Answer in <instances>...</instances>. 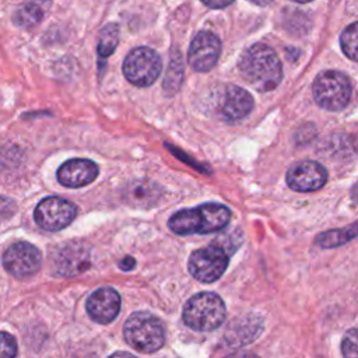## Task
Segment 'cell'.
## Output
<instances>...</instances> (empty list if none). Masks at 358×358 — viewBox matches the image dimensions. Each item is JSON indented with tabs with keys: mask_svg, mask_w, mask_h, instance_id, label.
<instances>
[{
	"mask_svg": "<svg viewBox=\"0 0 358 358\" xmlns=\"http://www.w3.org/2000/svg\"><path fill=\"white\" fill-rule=\"evenodd\" d=\"M17 343L14 337L6 331H0V358H15Z\"/></svg>",
	"mask_w": 358,
	"mask_h": 358,
	"instance_id": "7402d4cb",
	"label": "cell"
},
{
	"mask_svg": "<svg viewBox=\"0 0 358 358\" xmlns=\"http://www.w3.org/2000/svg\"><path fill=\"white\" fill-rule=\"evenodd\" d=\"M201 1L211 8H222L228 4H231L234 0H201Z\"/></svg>",
	"mask_w": 358,
	"mask_h": 358,
	"instance_id": "cb8c5ba5",
	"label": "cell"
},
{
	"mask_svg": "<svg viewBox=\"0 0 358 358\" xmlns=\"http://www.w3.org/2000/svg\"><path fill=\"white\" fill-rule=\"evenodd\" d=\"M341 352L344 358H358V329H351L344 334Z\"/></svg>",
	"mask_w": 358,
	"mask_h": 358,
	"instance_id": "44dd1931",
	"label": "cell"
},
{
	"mask_svg": "<svg viewBox=\"0 0 358 358\" xmlns=\"http://www.w3.org/2000/svg\"><path fill=\"white\" fill-rule=\"evenodd\" d=\"M42 263L41 252L28 242L11 245L3 256L4 268L17 278H29L39 270Z\"/></svg>",
	"mask_w": 358,
	"mask_h": 358,
	"instance_id": "9c48e42d",
	"label": "cell"
},
{
	"mask_svg": "<svg viewBox=\"0 0 358 358\" xmlns=\"http://www.w3.org/2000/svg\"><path fill=\"white\" fill-rule=\"evenodd\" d=\"M98 165L91 159L74 158L60 165L57 180L67 187H81L91 183L98 176Z\"/></svg>",
	"mask_w": 358,
	"mask_h": 358,
	"instance_id": "5bb4252c",
	"label": "cell"
},
{
	"mask_svg": "<svg viewBox=\"0 0 358 358\" xmlns=\"http://www.w3.org/2000/svg\"><path fill=\"white\" fill-rule=\"evenodd\" d=\"M87 310L90 316L98 323L112 322L120 310V295L109 287L94 291L87 301Z\"/></svg>",
	"mask_w": 358,
	"mask_h": 358,
	"instance_id": "4fadbf2b",
	"label": "cell"
},
{
	"mask_svg": "<svg viewBox=\"0 0 358 358\" xmlns=\"http://www.w3.org/2000/svg\"><path fill=\"white\" fill-rule=\"evenodd\" d=\"M231 217V210L218 203H207L194 208L180 210L175 213L168 227L178 235L210 234L222 229Z\"/></svg>",
	"mask_w": 358,
	"mask_h": 358,
	"instance_id": "7a4b0ae2",
	"label": "cell"
},
{
	"mask_svg": "<svg viewBox=\"0 0 358 358\" xmlns=\"http://www.w3.org/2000/svg\"><path fill=\"white\" fill-rule=\"evenodd\" d=\"M227 266L228 253L217 243L193 252L187 264L190 274L201 282H213L218 280L227 270Z\"/></svg>",
	"mask_w": 358,
	"mask_h": 358,
	"instance_id": "52a82bcc",
	"label": "cell"
},
{
	"mask_svg": "<svg viewBox=\"0 0 358 358\" xmlns=\"http://www.w3.org/2000/svg\"><path fill=\"white\" fill-rule=\"evenodd\" d=\"M77 215V207L74 203L50 196L43 199L34 211L35 222L48 231H60L67 227Z\"/></svg>",
	"mask_w": 358,
	"mask_h": 358,
	"instance_id": "ba28073f",
	"label": "cell"
},
{
	"mask_svg": "<svg viewBox=\"0 0 358 358\" xmlns=\"http://www.w3.org/2000/svg\"><path fill=\"white\" fill-rule=\"evenodd\" d=\"M50 8V0H29L20 6L13 14V22L24 29L38 25Z\"/></svg>",
	"mask_w": 358,
	"mask_h": 358,
	"instance_id": "ac0fdd59",
	"label": "cell"
},
{
	"mask_svg": "<svg viewBox=\"0 0 358 358\" xmlns=\"http://www.w3.org/2000/svg\"><path fill=\"white\" fill-rule=\"evenodd\" d=\"M183 322L193 330L210 331L222 324L227 309L221 296L214 292L193 295L183 308Z\"/></svg>",
	"mask_w": 358,
	"mask_h": 358,
	"instance_id": "3957f363",
	"label": "cell"
},
{
	"mask_svg": "<svg viewBox=\"0 0 358 358\" xmlns=\"http://www.w3.org/2000/svg\"><path fill=\"white\" fill-rule=\"evenodd\" d=\"M225 358H259V357L255 355V354H250V352H235V354H231Z\"/></svg>",
	"mask_w": 358,
	"mask_h": 358,
	"instance_id": "484cf974",
	"label": "cell"
},
{
	"mask_svg": "<svg viewBox=\"0 0 358 358\" xmlns=\"http://www.w3.org/2000/svg\"><path fill=\"white\" fill-rule=\"evenodd\" d=\"M263 330V320L255 313L235 317L225 330V340L231 347H239L253 341Z\"/></svg>",
	"mask_w": 358,
	"mask_h": 358,
	"instance_id": "2e32d148",
	"label": "cell"
},
{
	"mask_svg": "<svg viewBox=\"0 0 358 358\" xmlns=\"http://www.w3.org/2000/svg\"><path fill=\"white\" fill-rule=\"evenodd\" d=\"M313 96L323 109L341 110L351 98L350 80L340 71H324L315 80Z\"/></svg>",
	"mask_w": 358,
	"mask_h": 358,
	"instance_id": "5b68a950",
	"label": "cell"
},
{
	"mask_svg": "<svg viewBox=\"0 0 358 358\" xmlns=\"http://www.w3.org/2000/svg\"><path fill=\"white\" fill-rule=\"evenodd\" d=\"M220 39L214 34L203 31L197 34L190 43L187 53L189 64L196 71H208L215 66L220 56Z\"/></svg>",
	"mask_w": 358,
	"mask_h": 358,
	"instance_id": "8fae6325",
	"label": "cell"
},
{
	"mask_svg": "<svg viewBox=\"0 0 358 358\" xmlns=\"http://www.w3.org/2000/svg\"><path fill=\"white\" fill-rule=\"evenodd\" d=\"M327 180L326 169L315 161H302L292 165L287 173V183L295 192H315Z\"/></svg>",
	"mask_w": 358,
	"mask_h": 358,
	"instance_id": "7c38bea8",
	"label": "cell"
},
{
	"mask_svg": "<svg viewBox=\"0 0 358 358\" xmlns=\"http://www.w3.org/2000/svg\"><path fill=\"white\" fill-rule=\"evenodd\" d=\"M134 264H136L134 259H131V257H129V256H127L126 259H123V260L120 262V264H119V266H120V268H122V270H126V271H127V270H131V268L134 267Z\"/></svg>",
	"mask_w": 358,
	"mask_h": 358,
	"instance_id": "d4e9b609",
	"label": "cell"
},
{
	"mask_svg": "<svg viewBox=\"0 0 358 358\" xmlns=\"http://www.w3.org/2000/svg\"><path fill=\"white\" fill-rule=\"evenodd\" d=\"M249 1H252V3H255V4H257V6H266V4H268L271 0H249Z\"/></svg>",
	"mask_w": 358,
	"mask_h": 358,
	"instance_id": "f1b7e54d",
	"label": "cell"
},
{
	"mask_svg": "<svg viewBox=\"0 0 358 358\" xmlns=\"http://www.w3.org/2000/svg\"><path fill=\"white\" fill-rule=\"evenodd\" d=\"M119 42V28L116 24H109L101 31L99 36V45H98V55L102 59H106L113 50L116 49V45Z\"/></svg>",
	"mask_w": 358,
	"mask_h": 358,
	"instance_id": "d6986e66",
	"label": "cell"
},
{
	"mask_svg": "<svg viewBox=\"0 0 358 358\" xmlns=\"http://www.w3.org/2000/svg\"><path fill=\"white\" fill-rule=\"evenodd\" d=\"M220 113L227 120H239L249 115L253 108V98L250 94L236 85H228L220 98Z\"/></svg>",
	"mask_w": 358,
	"mask_h": 358,
	"instance_id": "9a60e30c",
	"label": "cell"
},
{
	"mask_svg": "<svg viewBox=\"0 0 358 358\" xmlns=\"http://www.w3.org/2000/svg\"><path fill=\"white\" fill-rule=\"evenodd\" d=\"M161 69V57L155 50L147 46L133 49L123 62L124 77L137 87L151 85L158 78Z\"/></svg>",
	"mask_w": 358,
	"mask_h": 358,
	"instance_id": "8992f818",
	"label": "cell"
},
{
	"mask_svg": "<svg viewBox=\"0 0 358 358\" xmlns=\"http://www.w3.org/2000/svg\"><path fill=\"white\" fill-rule=\"evenodd\" d=\"M161 193H162V189L157 183L141 179V180H134L127 186L124 192V197L127 203L133 206L150 207L158 201V199L161 197Z\"/></svg>",
	"mask_w": 358,
	"mask_h": 358,
	"instance_id": "e0dca14e",
	"label": "cell"
},
{
	"mask_svg": "<svg viewBox=\"0 0 358 358\" xmlns=\"http://www.w3.org/2000/svg\"><path fill=\"white\" fill-rule=\"evenodd\" d=\"M239 70L257 91H271L282 78L278 56L270 46L263 43L252 45L243 52L239 60Z\"/></svg>",
	"mask_w": 358,
	"mask_h": 358,
	"instance_id": "6da1fadb",
	"label": "cell"
},
{
	"mask_svg": "<svg viewBox=\"0 0 358 358\" xmlns=\"http://www.w3.org/2000/svg\"><path fill=\"white\" fill-rule=\"evenodd\" d=\"M15 213V204L11 199L0 196V221L8 220Z\"/></svg>",
	"mask_w": 358,
	"mask_h": 358,
	"instance_id": "603a6c76",
	"label": "cell"
},
{
	"mask_svg": "<svg viewBox=\"0 0 358 358\" xmlns=\"http://www.w3.org/2000/svg\"><path fill=\"white\" fill-rule=\"evenodd\" d=\"M109 358H137V357H134L133 354H129V352H115Z\"/></svg>",
	"mask_w": 358,
	"mask_h": 358,
	"instance_id": "83f0119b",
	"label": "cell"
},
{
	"mask_svg": "<svg viewBox=\"0 0 358 358\" xmlns=\"http://www.w3.org/2000/svg\"><path fill=\"white\" fill-rule=\"evenodd\" d=\"M88 248L81 242H69L60 246L52 256V270L60 277H73L90 267Z\"/></svg>",
	"mask_w": 358,
	"mask_h": 358,
	"instance_id": "30bf717a",
	"label": "cell"
},
{
	"mask_svg": "<svg viewBox=\"0 0 358 358\" xmlns=\"http://www.w3.org/2000/svg\"><path fill=\"white\" fill-rule=\"evenodd\" d=\"M343 52L352 60L358 62V22L348 25L340 38Z\"/></svg>",
	"mask_w": 358,
	"mask_h": 358,
	"instance_id": "ffe728a7",
	"label": "cell"
},
{
	"mask_svg": "<svg viewBox=\"0 0 358 358\" xmlns=\"http://www.w3.org/2000/svg\"><path fill=\"white\" fill-rule=\"evenodd\" d=\"M294 1H298V3H306V1H310V0H294Z\"/></svg>",
	"mask_w": 358,
	"mask_h": 358,
	"instance_id": "f546056e",
	"label": "cell"
},
{
	"mask_svg": "<svg viewBox=\"0 0 358 358\" xmlns=\"http://www.w3.org/2000/svg\"><path fill=\"white\" fill-rule=\"evenodd\" d=\"M351 199H352V201L355 203V204H358V182L352 186V189H351Z\"/></svg>",
	"mask_w": 358,
	"mask_h": 358,
	"instance_id": "4316f807",
	"label": "cell"
},
{
	"mask_svg": "<svg viewBox=\"0 0 358 358\" xmlns=\"http://www.w3.org/2000/svg\"><path fill=\"white\" fill-rule=\"evenodd\" d=\"M123 336L134 350L154 352L165 343V327L157 316L148 312H136L126 320Z\"/></svg>",
	"mask_w": 358,
	"mask_h": 358,
	"instance_id": "277c9868",
	"label": "cell"
}]
</instances>
